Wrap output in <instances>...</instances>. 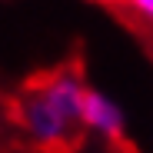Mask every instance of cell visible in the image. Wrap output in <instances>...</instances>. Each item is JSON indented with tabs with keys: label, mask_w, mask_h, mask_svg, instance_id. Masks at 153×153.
I'll return each instance as SVG.
<instances>
[{
	"label": "cell",
	"mask_w": 153,
	"mask_h": 153,
	"mask_svg": "<svg viewBox=\"0 0 153 153\" xmlns=\"http://www.w3.org/2000/svg\"><path fill=\"white\" fill-rule=\"evenodd\" d=\"M87 80L76 63H60L30 76L13 97V126L37 153H73L83 140Z\"/></svg>",
	"instance_id": "1"
},
{
	"label": "cell",
	"mask_w": 153,
	"mask_h": 153,
	"mask_svg": "<svg viewBox=\"0 0 153 153\" xmlns=\"http://www.w3.org/2000/svg\"><path fill=\"white\" fill-rule=\"evenodd\" d=\"M83 126L90 137H97L100 143H107L113 150H120L126 143V117H123L120 103L103 90L90 87L87 103H83Z\"/></svg>",
	"instance_id": "2"
},
{
	"label": "cell",
	"mask_w": 153,
	"mask_h": 153,
	"mask_svg": "<svg viewBox=\"0 0 153 153\" xmlns=\"http://www.w3.org/2000/svg\"><path fill=\"white\" fill-rule=\"evenodd\" d=\"M120 13H126L137 27L143 30H153V0H120L117 4Z\"/></svg>",
	"instance_id": "3"
},
{
	"label": "cell",
	"mask_w": 153,
	"mask_h": 153,
	"mask_svg": "<svg viewBox=\"0 0 153 153\" xmlns=\"http://www.w3.org/2000/svg\"><path fill=\"white\" fill-rule=\"evenodd\" d=\"M90 4H103V7H117L120 0H90Z\"/></svg>",
	"instance_id": "4"
}]
</instances>
